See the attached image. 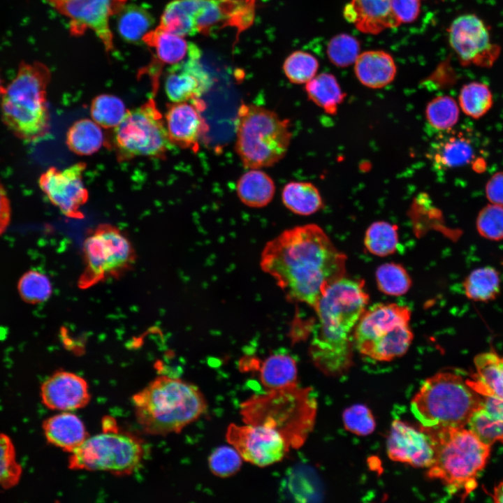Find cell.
Returning <instances> with one entry per match:
<instances>
[{"label": "cell", "instance_id": "50", "mask_svg": "<svg viewBox=\"0 0 503 503\" xmlns=\"http://www.w3.org/2000/svg\"><path fill=\"white\" fill-rule=\"evenodd\" d=\"M486 195L490 203L503 207V171L496 173L487 182Z\"/></svg>", "mask_w": 503, "mask_h": 503}, {"label": "cell", "instance_id": "17", "mask_svg": "<svg viewBox=\"0 0 503 503\" xmlns=\"http://www.w3.org/2000/svg\"><path fill=\"white\" fill-rule=\"evenodd\" d=\"M196 33L212 34L226 26L241 31L249 27L254 16V5L245 0H185Z\"/></svg>", "mask_w": 503, "mask_h": 503}, {"label": "cell", "instance_id": "55", "mask_svg": "<svg viewBox=\"0 0 503 503\" xmlns=\"http://www.w3.org/2000/svg\"><path fill=\"white\" fill-rule=\"evenodd\" d=\"M245 1L250 4L254 5L255 0H245Z\"/></svg>", "mask_w": 503, "mask_h": 503}, {"label": "cell", "instance_id": "14", "mask_svg": "<svg viewBox=\"0 0 503 503\" xmlns=\"http://www.w3.org/2000/svg\"><path fill=\"white\" fill-rule=\"evenodd\" d=\"M226 439L243 460L261 467L281 461L290 450L277 432L261 425L231 423Z\"/></svg>", "mask_w": 503, "mask_h": 503}, {"label": "cell", "instance_id": "47", "mask_svg": "<svg viewBox=\"0 0 503 503\" xmlns=\"http://www.w3.org/2000/svg\"><path fill=\"white\" fill-rule=\"evenodd\" d=\"M344 426L348 431L359 436L370 435L376 423L370 409L363 404H354L342 414Z\"/></svg>", "mask_w": 503, "mask_h": 503}, {"label": "cell", "instance_id": "45", "mask_svg": "<svg viewBox=\"0 0 503 503\" xmlns=\"http://www.w3.org/2000/svg\"><path fill=\"white\" fill-rule=\"evenodd\" d=\"M242 460L234 447L224 446L217 448L210 454L208 466L214 475L227 478L235 474L240 469Z\"/></svg>", "mask_w": 503, "mask_h": 503}, {"label": "cell", "instance_id": "40", "mask_svg": "<svg viewBox=\"0 0 503 503\" xmlns=\"http://www.w3.org/2000/svg\"><path fill=\"white\" fill-rule=\"evenodd\" d=\"M318 59L312 54L297 50L287 57L283 64L285 75L294 84H306L318 71Z\"/></svg>", "mask_w": 503, "mask_h": 503}, {"label": "cell", "instance_id": "16", "mask_svg": "<svg viewBox=\"0 0 503 503\" xmlns=\"http://www.w3.org/2000/svg\"><path fill=\"white\" fill-rule=\"evenodd\" d=\"M127 0H64L53 6L70 20L73 34L80 35L92 29L107 50L112 48V36L109 18L126 4Z\"/></svg>", "mask_w": 503, "mask_h": 503}, {"label": "cell", "instance_id": "35", "mask_svg": "<svg viewBox=\"0 0 503 503\" xmlns=\"http://www.w3.org/2000/svg\"><path fill=\"white\" fill-rule=\"evenodd\" d=\"M398 244V227L387 221H379L367 228L364 245L367 251L377 256L393 254Z\"/></svg>", "mask_w": 503, "mask_h": 503}, {"label": "cell", "instance_id": "34", "mask_svg": "<svg viewBox=\"0 0 503 503\" xmlns=\"http://www.w3.org/2000/svg\"><path fill=\"white\" fill-rule=\"evenodd\" d=\"M154 24L151 14L141 6L124 5L117 13V27L121 37L129 42L143 40Z\"/></svg>", "mask_w": 503, "mask_h": 503}, {"label": "cell", "instance_id": "54", "mask_svg": "<svg viewBox=\"0 0 503 503\" xmlns=\"http://www.w3.org/2000/svg\"><path fill=\"white\" fill-rule=\"evenodd\" d=\"M45 1H48L50 4H51L53 6L56 3L63 1L64 0H45Z\"/></svg>", "mask_w": 503, "mask_h": 503}, {"label": "cell", "instance_id": "38", "mask_svg": "<svg viewBox=\"0 0 503 503\" xmlns=\"http://www.w3.org/2000/svg\"><path fill=\"white\" fill-rule=\"evenodd\" d=\"M126 112L124 102L118 97L110 94L96 96L90 106L92 119L104 129L115 128L122 122Z\"/></svg>", "mask_w": 503, "mask_h": 503}, {"label": "cell", "instance_id": "30", "mask_svg": "<svg viewBox=\"0 0 503 503\" xmlns=\"http://www.w3.org/2000/svg\"><path fill=\"white\" fill-rule=\"evenodd\" d=\"M309 100L329 115H335L346 96L336 78L330 73L316 75L305 84Z\"/></svg>", "mask_w": 503, "mask_h": 503}, {"label": "cell", "instance_id": "13", "mask_svg": "<svg viewBox=\"0 0 503 503\" xmlns=\"http://www.w3.org/2000/svg\"><path fill=\"white\" fill-rule=\"evenodd\" d=\"M448 33L450 45L464 66L490 67L500 54V49L492 43L486 25L474 14L456 17Z\"/></svg>", "mask_w": 503, "mask_h": 503}, {"label": "cell", "instance_id": "2", "mask_svg": "<svg viewBox=\"0 0 503 503\" xmlns=\"http://www.w3.org/2000/svg\"><path fill=\"white\" fill-rule=\"evenodd\" d=\"M369 296L362 280L343 277L330 284L314 309L318 321L312 330L309 354L323 374L337 377L352 365V331L365 310Z\"/></svg>", "mask_w": 503, "mask_h": 503}, {"label": "cell", "instance_id": "41", "mask_svg": "<svg viewBox=\"0 0 503 503\" xmlns=\"http://www.w3.org/2000/svg\"><path fill=\"white\" fill-rule=\"evenodd\" d=\"M159 26L170 33L182 37L197 34L183 0H174L166 6Z\"/></svg>", "mask_w": 503, "mask_h": 503}, {"label": "cell", "instance_id": "29", "mask_svg": "<svg viewBox=\"0 0 503 503\" xmlns=\"http://www.w3.org/2000/svg\"><path fill=\"white\" fill-rule=\"evenodd\" d=\"M236 191L245 205L251 207H263L272 200L275 184L266 173L259 169H250L238 179Z\"/></svg>", "mask_w": 503, "mask_h": 503}, {"label": "cell", "instance_id": "23", "mask_svg": "<svg viewBox=\"0 0 503 503\" xmlns=\"http://www.w3.org/2000/svg\"><path fill=\"white\" fill-rule=\"evenodd\" d=\"M475 156L471 138L463 132H442L432 144L428 157L438 169L447 170L469 163Z\"/></svg>", "mask_w": 503, "mask_h": 503}, {"label": "cell", "instance_id": "27", "mask_svg": "<svg viewBox=\"0 0 503 503\" xmlns=\"http://www.w3.org/2000/svg\"><path fill=\"white\" fill-rule=\"evenodd\" d=\"M42 427L48 442L70 453L88 437L83 422L69 411L45 419Z\"/></svg>", "mask_w": 503, "mask_h": 503}, {"label": "cell", "instance_id": "51", "mask_svg": "<svg viewBox=\"0 0 503 503\" xmlns=\"http://www.w3.org/2000/svg\"><path fill=\"white\" fill-rule=\"evenodd\" d=\"M10 220V206L6 192L0 183V235L9 224Z\"/></svg>", "mask_w": 503, "mask_h": 503}, {"label": "cell", "instance_id": "46", "mask_svg": "<svg viewBox=\"0 0 503 503\" xmlns=\"http://www.w3.org/2000/svg\"><path fill=\"white\" fill-rule=\"evenodd\" d=\"M476 227L483 238L494 241L503 239V207L488 204L479 212Z\"/></svg>", "mask_w": 503, "mask_h": 503}, {"label": "cell", "instance_id": "36", "mask_svg": "<svg viewBox=\"0 0 503 503\" xmlns=\"http://www.w3.org/2000/svg\"><path fill=\"white\" fill-rule=\"evenodd\" d=\"M458 99L464 113L474 119L483 117L493 105L490 89L486 85L478 82L464 85L460 89Z\"/></svg>", "mask_w": 503, "mask_h": 503}, {"label": "cell", "instance_id": "49", "mask_svg": "<svg viewBox=\"0 0 503 503\" xmlns=\"http://www.w3.org/2000/svg\"><path fill=\"white\" fill-rule=\"evenodd\" d=\"M391 5L400 24L414 22L421 10V0H391Z\"/></svg>", "mask_w": 503, "mask_h": 503}, {"label": "cell", "instance_id": "24", "mask_svg": "<svg viewBox=\"0 0 503 503\" xmlns=\"http://www.w3.org/2000/svg\"><path fill=\"white\" fill-rule=\"evenodd\" d=\"M246 371L256 370L262 385L268 390L279 389L297 384L298 368L296 359L285 353H275L261 361L254 358L242 360Z\"/></svg>", "mask_w": 503, "mask_h": 503}, {"label": "cell", "instance_id": "32", "mask_svg": "<svg viewBox=\"0 0 503 503\" xmlns=\"http://www.w3.org/2000/svg\"><path fill=\"white\" fill-rule=\"evenodd\" d=\"M105 143L101 127L93 119L85 118L75 122L66 133L68 149L78 155L93 154Z\"/></svg>", "mask_w": 503, "mask_h": 503}, {"label": "cell", "instance_id": "53", "mask_svg": "<svg viewBox=\"0 0 503 503\" xmlns=\"http://www.w3.org/2000/svg\"><path fill=\"white\" fill-rule=\"evenodd\" d=\"M4 89H5V87L3 86V81H2V79L0 75V98H1V96L4 92Z\"/></svg>", "mask_w": 503, "mask_h": 503}, {"label": "cell", "instance_id": "44", "mask_svg": "<svg viewBox=\"0 0 503 503\" xmlns=\"http://www.w3.org/2000/svg\"><path fill=\"white\" fill-rule=\"evenodd\" d=\"M360 43L348 34L333 36L327 45V55L330 61L340 68L353 64L360 54Z\"/></svg>", "mask_w": 503, "mask_h": 503}, {"label": "cell", "instance_id": "7", "mask_svg": "<svg viewBox=\"0 0 503 503\" xmlns=\"http://www.w3.org/2000/svg\"><path fill=\"white\" fill-rule=\"evenodd\" d=\"M483 400L468 380L441 372L423 382L411 402V410L423 427L465 428Z\"/></svg>", "mask_w": 503, "mask_h": 503}, {"label": "cell", "instance_id": "52", "mask_svg": "<svg viewBox=\"0 0 503 503\" xmlns=\"http://www.w3.org/2000/svg\"><path fill=\"white\" fill-rule=\"evenodd\" d=\"M491 496L495 502L503 503V481L494 488Z\"/></svg>", "mask_w": 503, "mask_h": 503}, {"label": "cell", "instance_id": "8", "mask_svg": "<svg viewBox=\"0 0 503 503\" xmlns=\"http://www.w3.org/2000/svg\"><path fill=\"white\" fill-rule=\"evenodd\" d=\"M235 152L250 169L270 167L286 155L292 133L289 121L272 110L242 103L235 119Z\"/></svg>", "mask_w": 503, "mask_h": 503}, {"label": "cell", "instance_id": "6", "mask_svg": "<svg viewBox=\"0 0 503 503\" xmlns=\"http://www.w3.org/2000/svg\"><path fill=\"white\" fill-rule=\"evenodd\" d=\"M50 71L43 63L22 61L1 98L3 122L18 138L33 143L49 131L47 87Z\"/></svg>", "mask_w": 503, "mask_h": 503}, {"label": "cell", "instance_id": "11", "mask_svg": "<svg viewBox=\"0 0 503 503\" xmlns=\"http://www.w3.org/2000/svg\"><path fill=\"white\" fill-rule=\"evenodd\" d=\"M82 254L84 269L78 279L80 289H88L108 279H118L133 268L135 249L117 227L101 224L86 236Z\"/></svg>", "mask_w": 503, "mask_h": 503}, {"label": "cell", "instance_id": "42", "mask_svg": "<svg viewBox=\"0 0 503 503\" xmlns=\"http://www.w3.org/2000/svg\"><path fill=\"white\" fill-rule=\"evenodd\" d=\"M17 290L24 302L35 305L45 302L50 297L52 286L47 275L31 270L20 279Z\"/></svg>", "mask_w": 503, "mask_h": 503}, {"label": "cell", "instance_id": "20", "mask_svg": "<svg viewBox=\"0 0 503 503\" xmlns=\"http://www.w3.org/2000/svg\"><path fill=\"white\" fill-rule=\"evenodd\" d=\"M41 398L50 409L71 411L85 407L91 395L82 377L67 371H57L41 385Z\"/></svg>", "mask_w": 503, "mask_h": 503}, {"label": "cell", "instance_id": "25", "mask_svg": "<svg viewBox=\"0 0 503 503\" xmlns=\"http://www.w3.org/2000/svg\"><path fill=\"white\" fill-rule=\"evenodd\" d=\"M143 41L155 50L161 62L170 66L190 59H200L201 57V51L196 44L166 31L160 26L146 34Z\"/></svg>", "mask_w": 503, "mask_h": 503}, {"label": "cell", "instance_id": "10", "mask_svg": "<svg viewBox=\"0 0 503 503\" xmlns=\"http://www.w3.org/2000/svg\"><path fill=\"white\" fill-rule=\"evenodd\" d=\"M108 141L119 161L137 157L163 159L172 145L164 117L152 99L127 111Z\"/></svg>", "mask_w": 503, "mask_h": 503}, {"label": "cell", "instance_id": "39", "mask_svg": "<svg viewBox=\"0 0 503 503\" xmlns=\"http://www.w3.org/2000/svg\"><path fill=\"white\" fill-rule=\"evenodd\" d=\"M375 277L379 291L388 296L404 295L411 286L408 272L402 265L396 263L381 265L376 270Z\"/></svg>", "mask_w": 503, "mask_h": 503}, {"label": "cell", "instance_id": "3", "mask_svg": "<svg viewBox=\"0 0 503 503\" xmlns=\"http://www.w3.org/2000/svg\"><path fill=\"white\" fill-rule=\"evenodd\" d=\"M136 421L147 434L179 433L206 410L198 388L179 378L161 375L132 397Z\"/></svg>", "mask_w": 503, "mask_h": 503}, {"label": "cell", "instance_id": "21", "mask_svg": "<svg viewBox=\"0 0 503 503\" xmlns=\"http://www.w3.org/2000/svg\"><path fill=\"white\" fill-rule=\"evenodd\" d=\"M211 85L212 80L200 59H190L168 68L164 88L172 103H180L199 99Z\"/></svg>", "mask_w": 503, "mask_h": 503}, {"label": "cell", "instance_id": "19", "mask_svg": "<svg viewBox=\"0 0 503 503\" xmlns=\"http://www.w3.org/2000/svg\"><path fill=\"white\" fill-rule=\"evenodd\" d=\"M205 105L199 99L168 104L164 121L172 145L197 150L199 141L208 131L201 111Z\"/></svg>", "mask_w": 503, "mask_h": 503}, {"label": "cell", "instance_id": "5", "mask_svg": "<svg viewBox=\"0 0 503 503\" xmlns=\"http://www.w3.org/2000/svg\"><path fill=\"white\" fill-rule=\"evenodd\" d=\"M421 428L430 438L434 462L427 476L438 479L449 492L461 493L462 499L477 486L476 478L484 468L490 453V446L481 441L469 429Z\"/></svg>", "mask_w": 503, "mask_h": 503}, {"label": "cell", "instance_id": "22", "mask_svg": "<svg viewBox=\"0 0 503 503\" xmlns=\"http://www.w3.org/2000/svg\"><path fill=\"white\" fill-rule=\"evenodd\" d=\"M391 0H351L343 9V16L360 32L378 34L400 23L394 16Z\"/></svg>", "mask_w": 503, "mask_h": 503}, {"label": "cell", "instance_id": "43", "mask_svg": "<svg viewBox=\"0 0 503 503\" xmlns=\"http://www.w3.org/2000/svg\"><path fill=\"white\" fill-rule=\"evenodd\" d=\"M22 467L17 461L15 446L11 439L0 433V486L10 489L20 481Z\"/></svg>", "mask_w": 503, "mask_h": 503}, {"label": "cell", "instance_id": "12", "mask_svg": "<svg viewBox=\"0 0 503 503\" xmlns=\"http://www.w3.org/2000/svg\"><path fill=\"white\" fill-rule=\"evenodd\" d=\"M145 449L136 437L115 431L88 437L68 459L71 469L129 474L139 467Z\"/></svg>", "mask_w": 503, "mask_h": 503}, {"label": "cell", "instance_id": "33", "mask_svg": "<svg viewBox=\"0 0 503 503\" xmlns=\"http://www.w3.org/2000/svg\"><path fill=\"white\" fill-rule=\"evenodd\" d=\"M500 284L497 270L493 267L485 266L474 269L466 277L463 289L469 300L486 302L497 297Z\"/></svg>", "mask_w": 503, "mask_h": 503}, {"label": "cell", "instance_id": "4", "mask_svg": "<svg viewBox=\"0 0 503 503\" xmlns=\"http://www.w3.org/2000/svg\"><path fill=\"white\" fill-rule=\"evenodd\" d=\"M317 402L312 388L298 384L268 390L240 404L245 424L261 425L277 432L290 449H298L312 431Z\"/></svg>", "mask_w": 503, "mask_h": 503}, {"label": "cell", "instance_id": "48", "mask_svg": "<svg viewBox=\"0 0 503 503\" xmlns=\"http://www.w3.org/2000/svg\"><path fill=\"white\" fill-rule=\"evenodd\" d=\"M481 408L485 414L488 429L503 443V400L483 397Z\"/></svg>", "mask_w": 503, "mask_h": 503}, {"label": "cell", "instance_id": "28", "mask_svg": "<svg viewBox=\"0 0 503 503\" xmlns=\"http://www.w3.org/2000/svg\"><path fill=\"white\" fill-rule=\"evenodd\" d=\"M475 374L468 380L483 397L503 400V356L495 351L477 354L474 358Z\"/></svg>", "mask_w": 503, "mask_h": 503}, {"label": "cell", "instance_id": "9", "mask_svg": "<svg viewBox=\"0 0 503 503\" xmlns=\"http://www.w3.org/2000/svg\"><path fill=\"white\" fill-rule=\"evenodd\" d=\"M411 311L395 303H378L364 311L353 333L358 352L379 361L403 356L412 340Z\"/></svg>", "mask_w": 503, "mask_h": 503}, {"label": "cell", "instance_id": "26", "mask_svg": "<svg viewBox=\"0 0 503 503\" xmlns=\"http://www.w3.org/2000/svg\"><path fill=\"white\" fill-rule=\"evenodd\" d=\"M353 64L358 81L371 89H380L389 85L397 73L393 57L384 50H367L360 53Z\"/></svg>", "mask_w": 503, "mask_h": 503}, {"label": "cell", "instance_id": "15", "mask_svg": "<svg viewBox=\"0 0 503 503\" xmlns=\"http://www.w3.org/2000/svg\"><path fill=\"white\" fill-rule=\"evenodd\" d=\"M86 164L76 163L64 170L50 167L39 177L41 189L49 201L65 216L81 219V207L87 202L89 194L83 181Z\"/></svg>", "mask_w": 503, "mask_h": 503}, {"label": "cell", "instance_id": "31", "mask_svg": "<svg viewBox=\"0 0 503 503\" xmlns=\"http://www.w3.org/2000/svg\"><path fill=\"white\" fill-rule=\"evenodd\" d=\"M284 205L292 212L309 215L320 210L323 200L318 189L308 182H290L282 192Z\"/></svg>", "mask_w": 503, "mask_h": 503}, {"label": "cell", "instance_id": "37", "mask_svg": "<svg viewBox=\"0 0 503 503\" xmlns=\"http://www.w3.org/2000/svg\"><path fill=\"white\" fill-rule=\"evenodd\" d=\"M459 108L451 96H439L426 105L425 117L429 124L441 132L451 130L459 119Z\"/></svg>", "mask_w": 503, "mask_h": 503}, {"label": "cell", "instance_id": "18", "mask_svg": "<svg viewBox=\"0 0 503 503\" xmlns=\"http://www.w3.org/2000/svg\"><path fill=\"white\" fill-rule=\"evenodd\" d=\"M386 446L388 457L394 461L426 468L434 462L435 450L428 435L399 419L392 422Z\"/></svg>", "mask_w": 503, "mask_h": 503}, {"label": "cell", "instance_id": "1", "mask_svg": "<svg viewBox=\"0 0 503 503\" xmlns=\"http://www.w3.org/2000/svg\"><path fill=\"white\" fill-rule=\"evenodd\" d=\"M260 265L292 302L313 308L325 290L343 278L346 256L314 224L284 231L268 242Z\"/></svg>", "mask_w": 503, "mask_h": 503}]
</instances>
